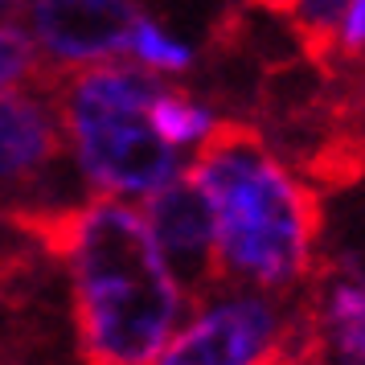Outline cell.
<instances>
[{
	"instance_id": "cell-1",
	"label": "cell",
	"mask_w": 365,
	"mask_h": 365,
	"mask_svg": "<svg viewBox=\"0 0 365 365\" xmlns=\"http://www.w3.org/2000/svg\"><path fill=\"white\" fill-rule=\"evenodd\" d=\"M25 230L62 267L78 361H160L189 312V292L160 259L135 205L86 197Z\"/></svg>"
},
{
	"instance_id": "cell-8",
	"label": "cell",
	"mask_w": 365,
	"mask_h": 365,
	"mask_svg": "<svg viewBox=\"0 0 365 365\" xmlns=\"http://www.w3.org/2000/svg\"><path fill=\"white\" fill-rule=\"evenodd\" d=\"M140 217H144V226H148L168 271L189 292V299L201 296L205 287H214L217 283L214 222H210V205H205V197H201V189L193 185L189 173L168 181L160 193H152L140 205Z\"/></svg>"
},
{
	"instance_id": "cell-10",
	"label": "cell",
	"mask_w": 365,
	"mask_h": 365,
	"mask_svg": "<svg viewBox=\"0 0 365 365\" xmlns=\"http://www.w3.org/2000/svg\"><path fill=\"white\" fill-rule=\"evenodd\" d=\"M123 62L135 66L140 74L156 78V83L181 86V78H189L197 70V46H193V37L173 29L165 17H152V13L140 9L132 17V25H128Z\"/></svg>"
},
{
	"instance_id": "cell-12",
	"label": "cell",
	"mask_w": 365,
	"mask_h": 365,
	"mask_svg": "<svg viewBox=\"0 0 365 365\" xmlns=\"http://www.w3.org/2000/svg\"><path fill=\"white\" fill-rule=\"evenodd\" d=\"M37 78H46V70L25 25L17 17H0V99L34 86Z\"/></svg>"
},
{
	"instance_id": "cell-2",
	"label": "cell",
	"mask_w": 365,
	"mask_h": 365,
	"mask_svg": "<svg viewBox=\"0 0 365 365\" xmlns=\"http://www.w3.org/2000/svg\"><path fill=\"white\" fill-rule=\"evenodd\" d=\"M185 173L210 205L217 283L304 296L324 263V205L312 177L242 119H226Z\"/></svg>"
},
{
	"instance_id": "cell-3",
	"label": "cell",
	"mask_w": 365,
	"mask_h": 365,
	"mask_svg": "<svg viewBox=\"0 0 365 365\" xmlns=\"http://www.w3.org/2000/svg\"><path fill=\"white\" fill-rule=\"evenodd\" d=\"M160 83L128 62H107L53 78L70 173L86 197L144 205L189 160L168 148L152 128V99Z\"/></svg>"
},
{
	"instance_id": "cell-13",
	"label": "cell",
	"mask_w": 365,
	"mask_h": 365,
	"mask_svg": "<svg viewBox=\"0 0 365 365\" xmlns=\"http://www.w3.org/2000/svg\"><path fill=\"white\" fill-rule=\"evenodd\" d=\"M0 365H21V361H9V357H0Z\"/></svg>"
},
{
	"instance_id": "cell-7",
	"label": "cell",
	"mask_w": 365,
	"mask_h": 365,
	"mask_svg": "<svg viewBox=\"0 0 365 365\" xmlns=\"http://www.w3.org/2000/svg\"><path fill=\"white\" fill-rule=\"evenodd\" d=\"M292 365H365V263L324 259L299 296V353Z\"/></svg>"
},
{
	"instance_id": "cell-6",
	"label": "cell",
	"mask_w": 365,
	"mask_h": 365,
	"mask_svg": "<svg viewBox=\"0 0 365 365\" xmlns=\"http://www.w3.org/2000/svg\"><path fill=\"white\" fill-rule=\"evenodd\" d=\"M140 4L123 0H37L21 9V25L34 41L46 78L123 62L128 25Z\"/></svg>"
},
{
	"instance_id": "cell-5",
	"label": "cell",
	"mask_w": 365,
	"mask_h": 365,
	"mask_svg": "<svg viewBox=\"0 0 365 365\" xmlns=\"http://www.w3.org/2000/svg\"><path fill=\"white\" fill-rule=\"evenodd\" d=\"M74 177L66 160L53 78H37L0 99V214L34 226L70 210L58 193V177Z\"/></svg>"
},
{
	"instance_id": "cell-9",
	"label": "cell",
	"mask_w": 365,
	"mask_h": 365,
	"mask_svg": "<svg viewBox=\"0 0 365 365\" xmlns=\"http://www.w3.org/2000/svg\"><path fill=\"white\" fill-rule=\"evenodd\" d=\"M299 41L320 53L329 66H365V0H332V4H296L287 9Z\"/></svg>"
},
{
	"instance_id": "cell-4",
	"label": "cell",
	"mask_w": 365,
	"mask_h": 365,
	"mask_svg": "<svg viewBox=\"0 0 365 365\" xmlns=\"http://www.w3.org/2000/svg\"><path fill=\"white\" fill-rule=\"evenodd\" d=\"M296 353L299 299L214 283L189 299L156 365H292Z\"/></svg>"
},
{
	"instance_id": "cell-11",
	"label": "cell",
	"mask_w": 365,
	"mask_h": 365,
	"mask_svg": "<svg viewBox=\"0 0 365 365\" xmlns=\"http://www.w3.org/2000/svg\"><path fill=\"white\" fill-rule=\"evenodd\" d=\"M226 119L230 115H222L210 99H201V95L185 91V86H173V83H160L156 99H152V128L185 160H193L222 132Z\"/></svg>"
}]
</instances>
